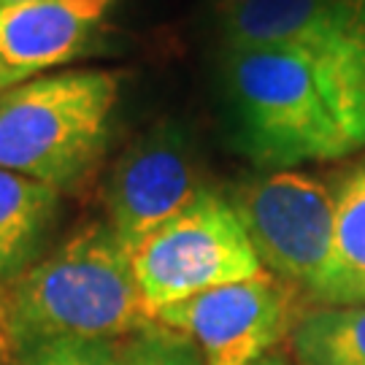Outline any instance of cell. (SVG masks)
Instances as JSON below:
<instances>
[{"label": "cell", "instance_id": "cell-21", "mask_svg": "<svg viewBox=\"0 0 365 365\" xmlns=\"http://www.w3.org/2000/svg\"><path fill=\"white\" fill-rule=\"evenodd\" d=\"M3 289H6V284H3V282H0V303H3Z\"/></svg>", "mask_w": 365, "mask_h": 365}, {"label": "cell", "instance_id": "cell-6", "mask_svg": "<svg viewBox=\"0 0 365 365\" xmlns=\"http://www.w3.org/2000/svg\"><path fill=\"white\" fill-rule=\"evenodd\" d=\"M309 303L268 271L206 289L157 312V322L184 333L206 365H255L292 336Z\"/></svg>", "mask_w": 365, "mask_h": 365}, {"label": "cell", "instance_id": "cell-22", "mask_svg": "<svg viewBox=\"0 0 365 365\" xmlns=\"http://www.w3.org/2000/svg\"><path fill=\"white\" fill-rule=\"evenodd\" d=\"M295 365H303V363H295Z\"/></svg>", "mask_w": 365, "mask_h": 365}, {"label": "cell", "instance_id": "cell-16", "mask_svg": "<svg viewBox=\"0 0 365 365\" xmlns=\"http://www.w3.org/2000/svg\"><path fill=\"white\" fill-rule=\"evenodd\" d=\"M214 3H217V11H220V16H222V14L235 11L238 6H244V3H249V0H214Z\"/></svg>", "mask_w": 365, "mask_h": 365}, {"label": "cell", "instance_id": "cell-7", "mask_svg": "<svg viewBox=\"0 0 365 365\" xmlns=\"http://www.w3.org/2000/svg\"><path fill=\"white\" fill-rule=\"evenodd\" d=\"M200 192L206 187L190 133L170 119L157 122L117 157L106 176V225L130 252Z\"/></svg>", "mask_w": 365, "mask_h": 365}, {"label": "cell", "instance_id": "cell-19", "mask_svg": "<svg viewBox=\"0 0 365 365\" xmlns=\"http://www.w3.org/2000/svg\"><path fill=\"white\" fill-rule=\"evenodd\" d=\"M19 3H33V0H0V9L3 6H19Z\"/></svg>", "mask_w": 365, "mask_h": 365}, {"label": "cell", "instance_id": "cell-3", "mask_svg": "<svg viewBox=\"0 0 365 365\" xmlns=\"http://www.w3.org/2000/svg\"><path fill=\"white\" fill-rule=\"evenodd\" d=\"M119 101L103 68L43 73L0 95V168L73 192L101 165Z\"/></svg>", "mask_w": 365, "mask_h": 365}, {"label": "cell", "instance_id": "cell-18", "mask_svg": "<svg viewBox=\"0 0 365 365\" xmlns=\"http://www.w3.org/2000/svg\"><path fill=\"white\" fill-rule=\"evenodd\" d=\"M344 3L352 9L354 16H357V19H360V22L365 25V0H344Z\"/></svg>", "mask_w": 365, "mask_h": 365}, {"label": "cell", "instance_id": "cell-11", "mask_svg": "<svg viewBox=\"0 0 365 365\" xmlns=\"http://www.w3.org/2000/svg\"><path fill=\"white\" fill-rule=\"evenodd\" d=\"M60 214V192L0 168V282L9 284L43 257V244Z\"/></svg>", "mask_w": 365, "mask_h": 365}, {"label": "cell", "instance_id": "cell-9", "mask_svg": "<svg viewBox=\"0 0 365 365\" xmlns=\"http://www.w3.org/2000/svg\"><path fill=\"white\" fill-rule=\"evenodd\" d=\"M117 0H33L0 9V60L22 78L87 54Z\"/></svg>", "mask_w": 365, "mask_h": 365}, {"label": "cell", "instance_id": "cell-8", "mask_svg": "<svg viewBox=\"0 0 365 365\" xmlns=\"http://www.w3.org/2000/svg\"><path fill=\"white\" fill-rule=\"evenodd\" d=\"M220 19L225 46H292L365 106V25L344 0H249Z\"/></svg>", "mask_w": 365, "mask_h": 365}, {"label": "cell", "instance_id": "cell-13", "mask_svg": "<svg viewBox=\"0 0 365 365\" xmlns=\"http://www.w3.org/2000/svg\"><path fill=\"white\" fill-rule=\"evenodd\" d=\"M122 365H206L192 341L165 325L122 339Z\"/></svg>", "mask_w": 365, "mask_h": 365}, {"label": "cell", "instance_id": "cell-4", "mask_svg": "<svg viewBox=\"0 0 365 365\" xmlns=\"http://www.w3.org/2000/svg\"><path fill=\"white\" fill-rule=\"evenodd\" d=\"M128 255L135 284L155 317L206 289L262 274L230 200L214 190L200 192Z\"/></svg>", "mask_w": 365, "mask_h": 365}, {"label": "cell", "instance_id": "cell-15", "mask_svg": "<svg viewBox=\"0 0 365 365\" xmlns=\"http://www.w3.org/2000/svg\"><path fill=\"white\" fill-rule=\"evenodd\" d=\"M22 81H27V78H22L16 71H11V68L0 60V95L6 90H11V87H16V84H22Z\"/></svg>", "mask_w": 365, "mask_h": 365}, {"label": "cell", "instance_id": "cell-20", "mask_svg": "<svg viewBox=\"0 0 365 365\" xmlns=\"http://www.w3.org/2000/svg\"><path fill=\"white\" fill-rule=\"evenodd\" d=\"M0 363H9V354H6V346H3V339H0Z\"/></svg>", "mask_w": 365, "mask_h": 365}, {"label": "cell", "instance_id": "cell-5", "mask_svg": "<svg viewBox=\"0 0 365 365\" xmlns=\"http://www.w3.org/2000/svg\"><path fill=\"white\" fill-rule=\"evenodd\" d=\"M227 200L262 271L317 306L333 241V190L306 170H262Z\"/></svg>", "mask_w": 365, "mask_h": 365}, {"label": "cell", "instance_id": "cell-2", "mask_svg": "<svg viewBox=\"0 0 365 365\" xmlns=\"http://www.w3.org/2000/svg\"><path fill=\"white\" fill-rule=\"evenodd\" d=\"M157 325L133 276L130 255L92 222L46 252L3 289L0 339L14 357L60 339L122 341Z\"/></svg>", "mask_w": 365, "mask_h": 365}, {"label": "cell", "instance_id": "cell-12", "mask_svg": "<svg viewBox=\"0 0 365 365\" xmlns=\"http://www.w3.org/2000/svg\"><path fill=\"white\" fill-rule=\"evenodd\" d=\"M289 344L303 365H365V306H309Z\"/></svg>", "mask_w": 365, "mask_h": 365}, {"label": "cell", "instance_id": "cell-14", "mask_svg": "<svg viewBox=\"0 0 365 365\" xmlns=\"http://www.w3.org/2000/svg\"><path fill=\"white\" fill-rule=\"evenodd\" d=\"M6 365H122V341H49L16 352Z\"/></svg>", "mask_w": 365, "mask_h": 365}, {"label": "cell", "instance_id": "cell-1", "mask_svg": "<svg viewBox=\"0 0 365 365\" xmlns=\"http://www.w3.org/2000/svg\"><path fill=\"white\" fill-rule=\"evenodd\" d=\"M222 92L235 146L255 168L298 170L365 149V106L292 46H225Z\"/></svg>", "mask_w": 365, "mask_h": 365}, {"label": "cell", "instance_id": "cell-10", "mask_svg": "<svg viewBox=\"0 0 365 365\" xmlns=\"http://www.w3.org/2000/svg\"><path fill=\"white\" fill-rule=\"evenodd\" d=\"M333 190V241L317 306H365V157Z\"/></svg>", "mask_w": 365, "mask_h": 365}, {"label": "cell", "instance_id": "cell-17", "mask_svg": "<svg viewBox=\"0 0 365 365\" xmlns=\"http://www.w3.org/2000/svg\"><path fill=\"white\" fill-rule=\"evenodd\" d=\"M255 365H289V360L284 357V354H279V352H271V354H265L262 360H257Z\"/></svg>", "mask_w": 365, "mask_h": 365}, {"label": "cell", "instance_id": "cell-23", "mask_svg": "<svg viewBox=\"0 0 365 365\" xmlns=\"http://www.w3.org/2000/svg\"><path fill=\"white\" fill-rule=\"evenodd\" d=\"M0 365H3V363H0Z\"/></svg>", "mask_w": 365, "mask_h": 365}]
</instances>
